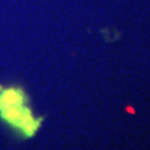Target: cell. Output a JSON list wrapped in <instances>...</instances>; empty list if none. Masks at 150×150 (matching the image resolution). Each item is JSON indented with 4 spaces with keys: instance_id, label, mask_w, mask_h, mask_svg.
<instances>
[{
    "instance_id": "1",
    "label": "cell",
    "mask_w": 150,
    "mask_h": 150,
    "mask_svg": "<svg viewBox=\"0 0 150 150\" xmlns=\"http://www.w3.org/2000/svg\"><path fill=\"white\" fill-rule=\"evenodd\" d=\"M0 118L26 138L33 137L41 123L28 106L26 95L20 88L0 89Z\"/></svg>"
}]
</instances>
